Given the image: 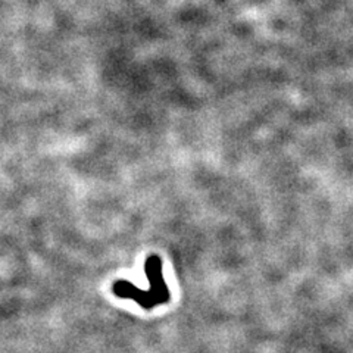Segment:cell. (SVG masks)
I'll return each instance as SVG.
<instances>
[{"label":"cell","instance_id":"6da1fadb","mask_svg":"<svg viewBox=\"0 0 353 353\" xmlns=\"http://www.w3.org/2000/svg\"><path fill=\"white\" fill-rule=\"evenodd\" d=\"M148 280L150 283L149 292H141L134 284L128 281H117L114 284V293L125 299H134L143 307H154L159 303L170 301L168 285L165 284L162 275V262L157 255H150L145 265Z\"/></svg>","mask_w":353,"mask_h":353}]
</instances>
